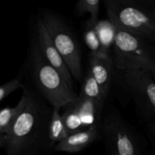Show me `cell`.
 Wrapping results in <instances>:
<instances>
[{
	"instance_id": "obj_1",
	"label": "cell",
	"mask_w": 155,
	"mask_h": 155,
	"mask_svg": "<svg viewBox=\"0 0 155 155\" xmlns=\"http://www.w3.org/2000/svg\"><path fill=\"white\" fill-rule=\"evenodd\" d=\"M25 104L5 136L8 155H30L51 145L48 135L52 110L33 89L24 87Z\"/></svg>"
},
{
	"instance_id": "obj_2",
	"label": "cell",
	"mask_w": 155,
	"mask_h": 155,
	"mask_svg": "<svg viewBox=\"0 0 155 155\" xmlns=\"http://www.w3.org/2000/svg\"><path fill=\"white\" fill-rule=\"evenodd\" d=\"M30 67L34 84L41 95L53 109L60 110L77 100L74 92L61 74L46 61L36 42L30 49Z\"/></svg>"
},
{
	"instance_id": "obj_3",
	"label": "cell",
	"mask_w": 155,
	"mask_h": 155,
	"mask_svg": "<svg viewBox=\"0 0 155 155\" xmlns=\"http://www.w3.org/2000/svg\"><path fill=\"white\" fill-rule=\"evenodd\" d=\"M105 8L115 27L155 42V17L140 2L106 0Z\"/></svg>"
},
{
	"instance_id": "obj_4",
	"label": "cell",
	"mask_w": 155,
	"mask_h": 155,
	"mask_svg": "<svg viewBox=\"0 0 155 155\" xmlns=\"http://www.w3.org/2000/svg\"><path fill=\"white\" fill-rule=\"evenodd\" d=\"M115 28L113 45L114 68L120 71H151L155 65V56L151 52L146 40L116 27Z\"/></svg>"
},
{
	"instance_id": "obj_5",
	"label": "cell",
	"mask_w": 155,
	"mask_h": 155,
	"mask_svg": "<svg viewBox=\"0 0 155 155\" xmlns=\"http://www.w3.org/2000/svg\"><path fill=\"white\" fill-rule=\"evenodd\" d=\"M40 18L73 78L81 80L83 77L81 53L78 42L71 30L60 17L52 12H42Z\"/></svg>"
},
{
	"instance_id": "obj_6",
	"label": "cell",
	"mask_w": 155,
	"mask_h": 155,
	"mask_svg": "<svg viewBox=\"0 0 155 155\" xmlns=\"http://www.w3.org/2000/svg\"><path fill=\"white\" fill-rule=\"evenodd\" d=\"M103 133L106 142L114 150L115 155H140L136 137L119 115L113 114L105 118Z\"/></svg>"
},
{
	"instance_id": "obj_7",
	"label": "cell",
	"mask_w": 155,
	"mask_h": 155,
	"mask_svg": "<svg viewBox=\"0 0 155 155\" xmlns=\"http://www.w3.org/2000/svg\"><path fill=\"white\" fill-rule=\"evenodd\" d=\"M124 86L140 105L155 117V80L147 70L120 71Z\"/></svg>"
},
{
	"instance_id": "obj_8",
	"label": "cell",
	"mask_w": 155,
	"mask_h": 155,
	"mask_svg": "<svg viewBox=\"0 0 155 155\" xmlns=\"http://www.w3.org/2000/svg\"><path fill=\"white\" fill-rule=\"evenodd\" d=\"M36 44L41 54L48 64L58 71L68 84L73 88V77L64 60L56 48L42 19L39 18L36 22Z\"/></svg>"
},
{
	"instance_id": "obj_9",
	"label": "cell",
	"mask_w": 155,
	"mask_h": 155,
	"mask_svg": "<svg viewBox=\"0 0 155 155\" xmlns=\"http://www.w3.org/2000/svg\"><path fill=\"white\" fill-rule=\"evenodd\" d=\"M99 136L98 124L86 128L82 131L68 135L66 139L58 143L54 147L57 151L67 153L80 152L90 144L95 142Z\"/></svg>"
},
{
	"instance_id": "obj_10",
	"label": "cell",
	"mask_w": 155,
	"mask_h": 155,
	"mask_svg": "<svg viewBox=\"0 0 155 155\" xmlns=\"http://www.w3.org/2000/svg\"><path fill=\"white\" fill-rule=\"evenodd\" d=\"M114 67L113 60L110 56L90 54L89 72L98 83L105 97L110 89Z\"/></svg>"
},
{
	"instance_id": "obj_11",
	"label": "cell",
	"mask_w": 155,
	"mask_h": 155,
	"mask_svg": "<svg viewBox=\"0 0 155 155\" xmlns=\"http://www.w3.org/2000/svg\"><path fill=\"white\" fill-rule=\"evenodd\" d=\"M73 105L78 112L85 129L98 124V120L103 107L102 105L92 100L79 95L77 100L73 103Z\"/></svg>"
},
{
	"instance_id": "obj_12",
	"label": "cell",
	"mask_w": 155,
	"mask_h": 155,
	"mask_svg": "<svg viewBox=\"0 0 155 155\" xmlns=\"http://www.w3.org/2000/svg\"><path fill=\"white\" fill-rule=\"evenodd\" d=\"M48 135H49L50 142L52 145L61 142L68 136L67 127L64 122L62 115L60 114V110L53 109L51 113V120L49 123V129H48Z\"/></svg>"
},
{
	"instance_id": "obj_13",
	"label": "cell",
	"mask_w": 155,
	"mask_h": 155,
	"mask_svg": "<svg viewBox=\"0 0 155 155\" xmlns=\"http://www.w3.org/2000/svg\"><path fill=\"white\" fill-rule=\"evenodd\" d=\"M79 96L92 100L102 106L106 98L100 86L89 71L83 80Z\"/></svg>"
},
{
	"instance_id": "obj_14",
	"label": "cell",
	"mask_w": 155,
	"mask_h": 155,
	"mask_svg": "<svg viewBox=\"0 0 155 155\" xmlns=\"http://www.w3.org/2000/svg\"><path fill=\"white\" fill-rule=\"evenodd\" d=\"M25 104V96L22 94L19 102L13 107H6L0 110V134L6 136L22 110Z\"/></svg>"
},
{
	"instance_id": "obj_15",
	"label": "cell",
	"mask_w": 155,
	"mask_h": 155,
	"mask_svg": "<svg viewBox=\"0 0 155 155\" xmlns=\"http://www.w3.org/2000/svg\"><path fill=\"white\" fill-rule=\"evenodd\" d=\"M95 30L98 33L101 45L106 53L109 54V49L111 45L113 46L114 42L116 31L114 25L110 21H98L95 24Z\"/></svg>"
},
{
	"instance_id": "obj_16",
	"label": "cell",
	"mask_w": 155,
	"mask_h": 155,
	"mask_svg": "<svg viewBox=\"0 0 155 155\" xmlns=\"http://www.w3.org/2000/svg\"><path fill=\"white\" fill-rule=\"evenodd\" d=\"M100 5L99 0H80L76 4L75 9L79 15L89 14V19L87 24L94 26L98 21Z\"/></svg>"
},
{
	"instance_id": "obj_17",
	"label": "cell",
	"mask_w": 155,
	"mask_h": 155,
	"mask_svg": "<svg viewBox=\"0 0 155 155\" xmlns=\"http://www.w3.org/2000/svg\"><path fill=\"white\" fill-rule=\"evenodd\" d=\"M66 107L67 109L61 115L69 135L85 130L80 115L73 105V103Z\"/></svg>"
},
{
	"instance_id": "obj_18",
	"label": "cell",
	"mask_w": 155,
	"mask_h": 155,
	"mask_svg": "<svg viewBox=\"0 0 155 155\" xmlns=\"http://www.w3.org/2000/svg\"><path fill=\"white\" fill-rule=\"evenodd\" d=\"M84 40L88 48L91 50L90 54L109 56L101 45L98 33L95 30V25H86V29L84 33Z\"/></svg>"
},
{
	"instance_id": "obj_19",
	"label": "cell",
	"mask_w": 155,
	"mask_h": 155,
	"mask_svg": "<svg viewBox=\"0 0 155 155\" xmlns=\"http://www.w3.org/2000/svg\"><path fill=\"white\" fill-rule=\"evenodd\" d=\"M22 86L23 85L21 80L18 78H15L5 84L1 85L0 86V102L2 101L6 97L8 96L11 93Z\"/></svg>"
},
{
	"instance_id": "obj_20",
	"label": "cell",
	"mask_w": 155,
	"mask_h": 155,
	"mask_svg": "<svg viewBox=\"0 0 155 155\" xmlns=\"http://www.w3.org/2000/svg\"><path fill=\"white\" fill-rule=\"evenodd\" d=\"M5 145V136L0 134V148Z\"/></svg>"
},
{
	"instance_id": "obj_21",
	"label": "cell",
	"mask_w": 155,
	"mask_h": 155,
	"mask_svg": "<svg viewBox=\"0 0 155 155\" xmlns=\"http://www.w3.org/2000/svg\"><path fill=\"white\" fill-rule=\"evenodd\" d=\"M150 129H151L153 134L155 136V120L153 121V122L151 124V125H150Z\"/></svg>"
},
{
	"instance_id": "obj_22",
	"label": "cell",
	"mask_w": 155,
	"mask_h": 155,
	"mask_svg": "<svg viewBox=\"0 0 155 155\" xmlns=\"http://www.w3.org/2000/svg\"><path fill=\"white\" fill-rule=\"evenodd\" d=\"M150 72H151V75L153 76V77H154V80H155V65L154 66V68H153L152 69H151V71H150Z\"/></svg>"
},
{
	"instance_id": "obj_23",
	"label": "cell",
	"mask_w": 155,
	"mask_h": 155,
	"mask_svg": "<svg viewBox=\"0 0 155 155\" xmlns=\"http://www.w3.org/2000/svg\"><path fill=\"white\" fill-rule=\"evenodd\" d=\"M151 12H152L153 15H154V17H155V9H153V10H151Z\"/></svg>"
},
{
	"instance_id": "obj_24",
	"label": "cell",
	"mask_w": 155,
	"mask_h": 155,
	"mask_svg": "<svg viewBox=\"0 0 155 155\" xmlns=\"http://www.w3.org/2000/svg\"><path fill=\"white\" fill-rule=\"evenodd\" d=\"M154 56H155V52H154Z\"/></svg>"
},
{
	"instance_id": "obj_25",
	"label": "cell",
	"mask_w": 155,
	"mask_h": 155,
	"mask_svg": "<svg viewBox=\"0 0 155 155\" xmlns=\"http://www.w3.org/2000/svg\"><path fill=\"white\" fill-rule=\"evenodd\" d=\"M114 155H115V154H114Z\"/></svg>"
}]
</instances>
